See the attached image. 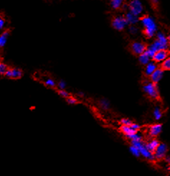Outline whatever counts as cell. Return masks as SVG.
<instances>
[{
    "instance_id": "cell-7",
    "label": "cell",
    "mask_w": 170,
    "mask_h": 176,
    "mask_svg": "<svg viewBox=\"0 0 170 176\" xmlns=\"http://www.w3.org/2000/svg\"><path fill=\"white\" fill-rule=\"evenodd\" d=\"M147 46L145 43L141 42H134L131 45V50L136 56H140L146 51Z\"/></svg>"
},
{
    "instance_id": "cell-16",
    "label": "cell",
    "mask_w": 170,
    "mask_h": 176,
    "mask_svg": "<svg viewBox=\"0 0 170 176\" xmlns=\"http://www.w3.org/2000/svg\"><path fill=\"white\" fill-rule=\"evenodd\" d=\"M151 58L149 55L146 53V52H144V53H142L139 56V63L143 65H146L147 64L151 61Z\"/></svg>"
},
{
    "instance_id": "cell-23",
    "label": "cell",
    "mask_w": 170,
    "mask_h": 176,
    "mask_svg": "<svg viewBox=\"0 0 170 176\" xmlns=\"http://www.w3.org/2000/svg\"><path fill=\"white\" fill-rule=\"evenodd\" d=\"M123 0H111V7L115 10L120 8L121 6L122 5Z\"/></svg>"
},
{
    "instance_id": "cell-22",
    "label": "cell",
    "mask_w": 170,
    "mask_h": 176,
    "mask_svg": "<svg viewBox=\"0 0 170 176\" xmlns=\"http://www.w3.org/2000/svg\"><path fill=\"white\" fill-rule=\"evenodd\" d=\"M129 151L131 152V153L134 155V157H139L141 156V154H140V150L138 147H135V146L131 145V146L129 147Z\"/></svg>"
},
{
    "instance_id": "cell-10",
    "label": "cell",
    "mask_w": 170,
    "mask_h": 176,
    "mask_svg": "<svg viewBox=\"0 0 170 176\" xmlns=\"http://www.w3.org/2000/svg\"><path fill=\"white\" fill-rule=\"evenodd\" d=\"M162 131V124H155L151 125L149 128V134L152 138H156Z\"/></svg>"
},
{
    "instance_id": "cell-11",
    "label": "cell",
    "mask_w": 170,
    "mask_h": 176,
    "mask_svg": "<svg viewBox=\"0 0 170 176\" xmlns=\"http://www.w3.org/2000/svg\"><path fill=\"white\" fill-rule=\"evenodd\" d=\"M139 150H140V154H141V156L147 160L151 162H154V160H156L154 153L146 149L144 144L139 148Z\"/></svg>"
},
{
    "instance_id": "cell-27",
    "label": "cell",
    "mask_w": 170,
    "mask_h": 176,
    "mask_svg": "<svg viewBox=\"0 0 170 176\" xmlns=\"http://www.w3.org/2000/svg\"><path fill=\"white\" fill-rule=\"evenodd\" d=\"M8 68V66L6 64H4L2 62H0V75H4Z\"/></svg>"
},
{
    "instance_id": "cell-19",
    "label": "cell",
    "mask_w": 170,
    "mask_h": 176,
    "mask_svg": "<svg viewBox=\"0 0 170 176\" xmlns=\"http://www.w3.org/2000/svg\"><path fill=\"white\" fill-rule=\"evenodd\" d=\"M99 106L103 110H108L110 108V102L106 99H101L99 100Z\"/></svg>"
},
{
    "instance_id": "cell-35",
    "label": "cell",
    "mask_w": 170,
    "mask_h": 176,
    "mask_svg": "<svg viewBox=\"0 0 170 176\" xmlns=\"http://www.w3.org/2000/svg\"><path fill=\"white\" fill-rule=\"evenodd\" d=\"M167 40H168V45L170 46V35L169 36V37H167Z\"/></svg>"
},
{
    "instance_id": "cell-4",
    "label": "cell",
    "mask_w": 170,
    "mask_h": 176,
    "mask_svg": "<svg viewBox=\"0 0 170 176\" xmlns=\"http://www.w3.org/2000/svg\"><path fill=\"white\" fill-rule=\"evenodd\" d=\"M111 24L114 28L119 31L123 30L128 25L125 17H123V16H118V17H114V20H112Z\"/></svg>"
},
{
    "instance_id": "cell-29",
    "label": "cell",
    "mask_w": 170,
    "mask_h": 176,
    "mask_svg": "<svg viewBox=\"0 0 170 176\" xmlns=\"http://www.w3.org/2000/svg\"><path fill=\"white\" fill-rule=\"evenodd\" d=\"M57 86L59 89H61V90H65L66 86H67V83H66V82L65 81H63V80H60V81L57 83Z\"/></svg>"
},
{
    "instance_id": "cell-30",
    "label": "cell",
    "mask_w": 170,
    "mask_h": 176,
    "mask_svg": "<svg viewBox=\"0 0 170 176\" xmlns=\"http://www.w3.org/2000/svg\"><path fill=\"white\" fill-rule=\"evenodd\" d=\"M137 31H138V29L134 26V25H131V27H129V32L131 33L135 34V33H137Z\"/></svg>"
},
{
    "instance_id": "cell-17",
    "label": "cell",
    "mask_w": 170,
    "mask_h": 176,
    "mask_svg": "<svg viewBox=\"0 0 170 176\" xmlns=\"http://www.w3.org/2000/svg\"><path fill=\"white\" fill-rule=\"evenodd\" d=\"M157 40H159V42L162 43V45H164V46L168 47V40H167V37L165 36L164 33L159 32L157 33Z\"/></svg>"
},
{
    "instance_id": "cell-1",
    "label": "cell",
    "mask_w": 170,
    "mask_h": 176,
    "mask_svg": "<svg viewBox=\"0 0 170 176\" xmlns=\"http://www.w3.org/2000/svg\"><path fill=\"white\" fill-rule=\"evenodd\" d=\"M140 21L144 28V33L146 37L147 38H153L157 31V26L153 18L149 15H145L140 17Z\"/></svg>"
},
{
    "instance_id": "cell-3",
    "label": "cell",
    "mask_w": 170,
    "mask_h": 176,
    "mask_svg": "<svg viewBox=\"0 0 170 176\" xmlns=\"http://www.w3.org/2000/svg\"><path fill=\"white\" fill-rule=\"evenodd\" d=\"M168 146L164 143H160L154 152L156 160H161L165 158L168 152Z\"/></svg>"
},
{
    "instance_id": "cell-12",
    "label": "cell",
    "mask_w": 170,
    "mask_h": 176,
    "mask_svg": "<svg viewBox=\"0 0 170 176\" xmlns=\"http://www.w3.org/2000/svg\"><path fill=\"white\" fill-rule=\"evenodd\" d=\"M120 131L124 134V136L128 138L130 136L133 135L134 134L137 133V131L133 129L131 126H126V125H121L120 127Z\"/></svg>"
},
{
    "instance_id": "cell-24",
    "label": "cell",
    "mask_w": 170,
    "mask_h": 176,
    "mask_svg": "<svg viewBox=\"0 0 170 176\" xmlns=\"http://www.w3.org/2000/svg\"><path fill=\"white\" fill-rule=\"evenodd\" d=\"M44 84L46 86H47V87H50V88H55L57 85L56 81H55L54 80L52 79H47V80H45L44 82Z\"/></svg>"
},
{
    "instance_id": "cell-18",
    "label": "cell",
    "mask_w": 170,
    "mask_h": 176,
    "mask_svg": "<svg viewBox=\"0 0 170 176\" xmlns=\"http://www.w3.org/2000/svg\"><path fill=\"white\" fill-rule=\"evenodd\" d=\"M9 35H10V32L8 30L4 31L2 33V35H0V47H3L5 45Z\"/></svg>"
},
{
    "instance_id": "cell-26",
    "label": "cell",
    "mask_w": 170,
    "mask_h": 176,
    "mask_svg": "<svg viewBox=\"0 0 170 176\" xmlns=\"http://www.w3.org/2000/svg\"><path fill=\"white\" fill-rule=\"evenodd\" d=\"M57 93L60 97L64 98V99H67L68 97H69L70 96V93H69L67 91L61 90V89H58V90L57 91Z\"/></svg>"
},
{
    "instance_id": "cell-32",
    "label": "cell",
    "mask_w": 170,
    "mask_h": 176,
    "mask_svg": "<svg viewBox=\"0 0 170 176\" xmlns=\"http://www.w3.org/2000/svg\"><path fill=\"white\" fill-rule=\"evenodd\" d=\"M4 25H5V21H4V20L2 17H0V29H3Z\"/></svg>"
},
{
    "instance_id": "cell-9",
    "label": "cell",
    "mask_w": 170,
    "mask_h": 176,
    "mask_svg": "<svg viewBox=\"0 0 170 176\" xmlns=\"http://www.w3.org/2000/svg\"><path fill=\"white\" fill-rule=\"evenodd\" d=\"M164 70H163L161 67L157 68V69H156L152 73V74L149 76L150 81L157 84L161 81V80H162L163 75H164Z\"/></svg>"
},
{
    "instance_id": "cell-28",
    "label": "cell",
    "mask_w": 170,
    "mask_h": 176,
    "mask_svg": "<svg viewBox=\"0 0 170 176\" xmlns=\"http://www.w3.org/2000/svg\"><path fill=\"white\" fill-rule=\"evenodd\" d=\"M120 124L121 125H126V126H131L133 124L132 121H131L129 119H126V118H123L121 119L120 121Z\"/></svg>"
},
{
    "instance_id": "cell-31",
    "label": "cell",
    "mask_w": 170,
    "mask_h": 176,
    "mask_svg": "<svg viewBox=\"0 0 170 176\" xmlns=\"http://www.w3.org/2000/svg\"><path fill=\"white\" fill-rule=\"evenodd\" d=\"M131 127H132L133 129H135L137 132L139 131V129H141V126L138 124H136V123H134V122H133V124L131 125Z\"/></svg>"
},
{
    "instance_id": "cell-33",
    "label": "cell",
    "mask_w": 170,
    "mask_h": 176,
    "mask_svg": "<svg viewBox=\"0 0 170 176\" xmlns=\"http://www.w3.org/2000/svg\"><path fill=\"white\" fill-rule=\"evenodd\" d=\"M164 160H165V161H166L167 163H168L169 165H170V156H166V157H165Z\"/></svg>"
},
{
    "instance_id": "cell-5",
    "label": "cell",
    "mask_w": 170,
    "mask_h": 176,
    "mask_svg": "<svg viewBox=\"0 0 170 176\" xmlns=\"http://www.w3.org/2000/svg\"><path fill=\"white\" fill-rule=\"evenodd\" d=\"M128 9L131 12L139 16L143 12V5L140 0H132L128 5Z\"/></svg>"
},
{
    "instance_id": "cell-6",
    "label": "cell",
    "mask_w": 170,
    "mask_h": 176,
    "mask_svg": "<svg viewBox=\"0 0 170 176\" xmlns=\"http://www.w3.org/2000/svg\"><path fill=\"white\" fill-rule=\"evenodd\" d=\"M22 70L16 68H9L4 74V76L10 79H20L22 77Z\"/></svg>"
},
{
    "instance_id": "cell-14",
    "label": "cell",
    "mask_w": 170,
    "mask_h": 176,
    "mask_svg": "<svg viewBox=\"0 0 170 176\" xmlns=\"http://www.w3.org/2000/svg\"><path fill=\"white\" fill-rule=\"evenodd\" d=\"M125 18H126V21H127L128 22V24L131 25L136 24L137 22L140 20V17H139V16L134 15V14L131 12L130 11L126 13Z\"/></svg>"
},
{
    "instance_id": "cell-13",
    "label": "cell",
    "mask_w": 170,
    "mask_h": 176,
    "mask_svg": "<svg viewBox=\"0 0 170 176\" xmlns=\"http://www.w3.org/2000/svg\"><path fill=\"white\" fill-rule=\"evenodd\" d=\"M160 144L159 141L156 138H153L151 140H150L149 142H148L147 143H144L145 145V147H146V149L150 151L151 152H154V151L157 149L158 146Z\"/></svg>"
},
{
    "instance_id": "cell-36",
    "label": "cell",
    "mask_w": 170,
    "mask_h": 176,
    "mask_svg": "<svg viewBox=\"0 0 170 176\" xmlns=\"http://www.w3.org/2000/svg\"><path fill=\"white\" fill-rule=\"evenodd\" d=\"M154 3H158L159 2V0H153Z\"/></svg>"
},
{
    "instance_id": "cell-2",
    "label": "cell",
    "mask_w": 170,
    "mask_h": 176,
    "mask_svg": "<svg viewBox=\"0 0 170 176\" xmlns=\"http://www.w3.org/2000/svg\"><path fill=\"white\" fill-rule=\"evenodd\" d=\"M143 91L151 100L161 101L160 93L157 83H153L151 81L144 83L143 86Z\"/></svg>"
},
{
    "instance_id": "cell-21",
    "label": "cell",
    "mask_w": 170,
    "mask_h": 176,
    "mask_svg": "<svg viewBox=\"0 0 170 176\" xmlns=\"http://www.w3.org/2000/svg\"><path fill=\"white\" fill-rule=\"evenodd\" d=\"M161 68L164 70H170V56L161 63Z\"/></svg>"
},
{
    "instance_id": "cell-20",
    "label": "cell",
    "mask_w": 170,
    "mask_h": 176,
    "mask_svg": "<svg viewBox=\"0 0 170 176\" xmlns=\"http://www.w3.org/2000/svg\"><path fill=\"white\" fill-rule=\"evenodd\" d=\"M153 115H154V117L155 118V120H159L163 116V111L161 110V109L159 108V107L157 106L153 111Z\"/></svg>"
},
{
    "instance_id": "cell-25",
    "label": "cell",
    "mask_w": 170,
    "mask_h": 176,
    "mask_svg": "<svg viewBox=\"0 0 170 176\" xmlns=\"http://www.w3.org/2000/svg\"><path fill=\"white\" fill-rule=\"evenodd\" d=\"M66 102L68 103L69 104L71 105H75V104H78L79 103V101L76 98L72 97V96H70V97H68L67 99H65Z\"/></svg>"
},
{
    "instance_id": "cell-8",
    "label": "cell",
    "mask_w": 170,
    "mask_h": 176,
    "mask_svg": "<svg viewBox=\"0 0 170 176\" xmlns=\"http://www.w3.org/2000/svg\"><path fill=\"white\" fill-rule=\"evenodd\" d=\"M169 51L167 50H160L156 52L154 56H153L152 61L155 63H162L165 59H167L169 57Z\"/></svg>"
},
{
    "instance_id": "cell-34",
    "label": "cell",
    "mask_w": 170,
    "mask_h": 176,
    "mask_svg": "<svg viewBox=\"0 0 170 176\" xmlns=\"http://www.w3.org/2000/svg\"><path fill=\"white\" fill-rule=\"evenodd\" d=\"M78 96H79L80 97H84L85 93L83 92H82V91H79V92H78Z\"/></svg>"
},
{
    "instance_id": "cell-15",
    "label": "cell",
    "mask_w": 170,
    "mask_h": 176,
    "mask_svg": "<svg viewBox=\"0 0 170 176\" xmlns=\"http://www.w3.org/2000/svg\"><path fill=\"white\" fill-rule=\"evenodd\" d=\"M158 68L157 65V63H155L154 61H150L147 65H145V70H144V74L146 76H150L152 74V73Z\"/></svg>"
}]
</instances>
